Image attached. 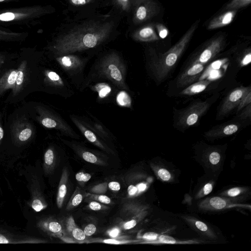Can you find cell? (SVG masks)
Listing matches in <instances>:
<instances>
[{
    "label": "cell",
    "instance_id": "6da1fadb",
    "mask_svg": "<svg viewBox=\"0 0 251 251\" xmlns=\"http://www.w3.org/2000/svg\"><path fill=\"white\" fill-rule=\"evenodd\" d=\"M113 26L112 22L85 23L57 37L50 49L54 56L94 49L106 41Z\"/></svg>",
    "mask_w": 251,
    "mask_h": 251
},
{
    "label": "cell",
    "instance_id": "7a4b0ae2",
    "mask_svg": "<svg viewBox=\"0 0 251 251\" xmlns=\"http://www.w3.org/2000/svg\"><path fill=\"white\" fill-rule=\"evenodd\" d=\"M127 72V65L123 56L115 50L107 52L92 64L79 91H83L93 83L103 81L119 90L129 91L126 82Z\"/></svg>",
    "mask_w": 251,
    "mask_h": 251
},
{
    "label": "cell",
    "instance_id": "3957f363",
    "mask_svg": "<svg viewBox=\"0 0 251 251\" xmlns=\"http://www.w3.org/2000/svg\"><path fill=\"white\" fill-rule=\"evenodd\" d=\"M52 12L50 6L34 5L0 9V26L32 27Z\"/></svg>",
    "mask_w": 251,
    "mask_h": 251
},
{
    "label": "cell",
    "instance_id": "277c9868",
    "mask_svg": "<svg viewBox=\"0 0 251 251\" xmlns=\"http://www.w3.org/2000/svg\"><path fill=\"white\" fill-rule=\"evenodd\" d=\"M199 22L198 20L193 23L174 46L149 63V66L157 80L164 79L172 69L191 40Z\"/></svg>",
    "mask_w": 251,
    "mask_h": 251
},
{
    "label": "cell",
    "instance_id": "5b68a950",
    "mask_svg": "<svg viewBox=\"0 0 251 251\" xmlns=\"http://www.w3.org/2000/svg\"><path fill=\"white\" fill-rule=\"evenodd\" d=\"M54 57L63 74L71 84L79 90L85 79V70L89 61V56L70 53Z\"/></svg>",
    "mask_w": 251,
    "mask_h": 251
},
{
    "label": "cell",
    "instance_id": "8992f818",
    "mask_svg": "<svg viewBox=\"0 0 251 251\" xmlns=\"http://www.w3.org/2000/svg\"><path fill=\"white\" fill-rule=\"evenodd\" d=\"M133 21L139 24L148 21L158 14L160 8L153 0H132Z\"/></svg>",
    "mask_w": 251,
    "mask_h": 251
},
{
    "label": "cell",
    "instance_id": "52a82bcc",
    "mask_svg": "<svg viewBox=\"0 0 251 251\" xmlns=\"http://www.w3.org/2000/svg\"><path fill=\"white\" fill-rule=\"evenodd\" d=\"M69 118L75 127L89 142L103 151L112 154L114 153V151L106 144V142L85 124L80 116L72 114L69 115Z\"/></svg>",
    "mask_w": 251,
    "mask_h": 251
},
{
    "label": "cell",
    "instance_id": "ba28073f",
    "mask_svg": "<svg viewBox=\"0 0 251 251\" xmlns=\"http://www.w3.org/2000/svg\"><path fill=\"white\" fill-rule=\"evenodd\" d=\"M138 216L135 204L129 199L125 201L119 213L120 227L124 230L133 228L137 224Z\"/></svg>",
    "mask_w": 251,
    "mask_h": 251
},
{
    "label": "cell",
    "instance_id": "9c48e42d",
    "mask_svg": "<svg viewBox=\"0 0 251 251\" xmlns=\"http://www.w3.org/2000/svg\"><path fill=\"white\" fill-rule=\"evenodd\" d=\"M208 107V103L206 101L194 103L184 111L179 119V123L185 127L194 125L206 111Z\"/></svg>",
    "mask_w": 251,
    "mask_h": 251
},
{
    "label": "cell",
    "instance_id": "30bf717a",
    "mask_svg": "<svg viewBox=\"0 0 251 251\" xmlns=\"http://www.w3.org/2000/svg\"><path fill=\"white\" fill-rule=\"evenodd\" d=\"M251 91L250 87L242 86L233 90L225 99L219 111V116L226 115L238 106L243 98Z\"/></svg>",
    "mask_w": 251,
    "mask_h": 251
},
{
    "label": "cell",
    "instance_id": "8fae6325",
    "mask_svg": "<svg viewBox=\"0 0 251 251\" xmlns=\"http://www.w3.org/2000/svg\"><path fill=\"white\" fill-rule=\"evenodd\" d=\"M224 44L225 38L223 35L212 39L194 63H199L202 64L207 63L221 51Z\"/></svg>",
    "mask_w": 251,
    "mask_h": 251
},
{
    "label": "cell",
    "instance_id": "7c38bea8",
    "mask_svg": "<svg viewBox=\"0 0 251 251\" xmlns=\"http://www.w3.org/2000/svg\"><path fill=\"white\" fill-rule=\"evenodd\" d=\"M86 113L87 115L80 116L85 124L106 142L113 140V135L104 124L91 113Z\"/></svg>",
    "mask_w": 251,
    "mask_h": 251
},
{
    "label": "cell",
    "instance_id": "4fadbf2b",
    "mask_svg": "<svg viewBox=\"0 0 251 251\" xmlns=\"http://www.w3.org/2000/svg\"><path fill=\"white\" fill-rule=\"evenodd\" d=\"M203 69V64L194 63L178 78L176 83L177 87H184L195 81L199 77Z\"/></svg>",
    "mask_w": 251,
    "mask_h": 251
},
{
    "label": "cell",
    "instance_id": "5bb4252c",
    "mask_svg": "<svg viewBox=\"0 0 251 251\" xmlns=\"http://www.w3.org/2000/svg\"><path fill=\"white\" fill-rule=\"evenodd\" d=\"M237 12V10H228L214 17L209 22L207 29L212 30L228 25L233 21Z\"/></svg>",
    "mask_w": 251,
    "mask_h": 251
},
{
    "label": "cell",
    "instance_id": "9a60e30c",
    "mask_svg": "<svg viewBox=\"0 0 251 251\" xmlns=\"http://www.w3.org/2000/svg\"><path fill=\"white\" fill-rule=\"evenodd\" d=\"M134 40L142 42H150L159 40L154 27L152 25H145L138 29L132 34Z\"/></svg>",
    "mask_w": 251,
    "mask_h": 251
},
{
    "label": "cell",
    "instance_id": "2e32d148",
    "mask_svg": "<svg viewBox=\"0 0 251 251\" xmlns=\"http://www.w3.org/2000/svg\"><path fill=\"white\" fill-rule=\"evenodd\" d=\"M28 35L27 32H19L9 28L0 26V42H13L24 40Z\"/></svg>",
    "mask_w": 251,
    "mask_h": 251
},
{
    "label": "cell",
    "instance_id": "e0dca14e",
    "mask_svg": "<svg viewBox=\"0 0 251 251\" xmlns=\"http://www.w3.org/2000/svg\"><path fill=\"white\" fill-rule=\"evenodd\" d=\"M69 175L67 169L64 168L60 180L56 198L57 205L59 208L62 207L67 194Z\"/></svg>",
    "mask_w": 251,
    "mask_h": 251
},
{
    "label": "cell",
    "instance_id": "ac0fdd59",
    "mask_svg": "<svg viewBox=\"0 0 251 251\" xmlns=\"http://www.w3.org/2000/svg\"><path fill=\"white\" fill-rule=\"evenodd\" d=\"M209 80H200V81L192 84L184 89L181 94L184 95H193L200 93L204 91L210 84Z\"/></svg>",
    "mask_w": 251,
    "mask_h": 251
},
{
    "label": "cell",
    "instance_id": "d6986e66",
    "mask_svg": "<svg viewBox=\"0 0 251 251\" xmlns=\"http://www.w3.org/2000/svg\"><path fill=\"white\" fill-rule=\"evenodd\" d=\"M83 195H83L81 190L77 187L67 205L66 209L71 210L78 206L82 201Z\"/></svg>",
    "mask_w": 251,
    "mask_h": 251
},
{
    "label": "cell",
    "instance_id": "ffe728a7",
    "mask_svg": "<svg viewBox=\"0 0 251 251\" xmlns=\"http://www.w3.org/2000/svg\"><path fill=\"white\" fill-rule=\"evenodd\" d=\"M136 240H126V239H117L115 238H111V239H94L93 240L89 241V243L91 242H99V243H102L105 244H113V245H122V244H129L131 243H133L136 242Z\"/></svg>",
    "mask_w": 251,
    "mask_h": 251
},
{
    "label": "cell",
    "instance_id": "44dd1931",
    "mask_svg": "<svg viewBox=\"0 0 251 251\" xmlns=\"http://www.w3.org/2000/svg\"><path fill=\"white\" fill-rule=\"evenodd\" d=\"M70 237L77 243H88L86 241V236L83 230L77 227H75L71 231Z\"/></svg>",
    "mask_w": 251,
    "mask_h": 251
},
{
    "label": "cell",
    "instance_id": "7402d4cb",
    "mask_svg": "<svg viewBox=\"0 0 251 251\" xmlns=\"http://www.w3.org/2000/svg\"><path fill=\"white\" fill-rule=\"evenodd\" d=\"M84 196L88 200H95L104 204H109L112 202L110 198L104 194H96L87 192L84 193Z\"/></svg>",
    "mask_w": 251,
    "mask_h": 251
},
{
    "label": "cell",
    "instance_id": "603a6c76",
    "mask_svg": "<svg viewBox=\"0 0 251 251\" xmlns=\"http://www.w3.org/2000/svg\"><path fill=\"white\" fill-rule=\"evenodd\" d=\"M251 2V0H232L226 6L227 10H237L247 6Z\"/></svg>",
    "mask_w": 251,
    "mask_h": 251
},
{
    "label": "cell",
    "instance_id": "cb8c5ba5",
    "mask_svg": "<svg viewBox=\"0 0 251 251\" xmlns=\"http://www.w3.org/2000/svg\"><path fill=\"white\" fill-rule=\"evenodd\" d=\"M238 129V127L236 125L230 124L222 128L216 129L215 132L216 134L218 135H230L236 132Z\"/></svg>",
    "mask_w": 251,
    "mask_h": 251
},
{
    "label": "cell",
    "instance_id": "d4e9b609",
    "mask_svg": "<svg viewBox=\"0 0 251 251\" xmlns=\"http://www.w3.org/2000/svg\"><path fill=\"white\" fill-rule=\"evenodd\" d=\"M48 228L49 231L55 234L58 235L60 238L63 236V227L60 223L56 221H51L48 224Z\"/></svg>",
    "mask_w": 251,
    "mask_h": 251
},
{
    "label": "cell",
    "instance_id": "484cf974",
    "mask_svg": "<svg viewBox=\"0 0 251 251\" xmlns=\"http://www.w3.org/2000/svg\"><path fill=\"white\" fill-rule=\"evenodd\" d=\"M108 188V183L103 182L96 185L89 189V193L103 195L105 194Z\"/></svg>",
    "mask_w": 251,
    "mask_h": 251
},
{
    "label": "cell",
    "instance_id": "4316f807",
    "mask_svg": "<svg viewBox=\"0 0 251 251\" xmlns=\"http://www.w3.org/2000/svg\"><path fill=\"white\" fill-rule=\"evenodd\" d=\"M210 204L216 209H222L226 205V201L220 197H213L210 200Z\"/></svg>",
    "mask_w": 251,
    "mask_h": 251
},
{
    "label": "cell",
    "instance_id": "83f0119b",
    "mask_svg": "<svg viewBox=\"0 0 251 251\" xmlns=\"http://www.w3.org/2000/svg\"><path fill=\"white\" fill-rule=\"evenodd\" d=\"M155 27L157 29L159 38L164 39L169 34V30L167 27L161 23H156Z\"/></svg>",
    "mask_w": 251,
    "mask_h": 251
},
{
    "label": "cell",
    "instance_id": "f1b7e54d",
    "mask_svg": "<svg viewBox=\"0 0 251 251\" xmlns=\"http://www.w3.org/2000/svg\"><path fill=\"white\" fill-rule=\"evenodd\" d=\"M45 162L46 165L50 166L54 162V153L51 149H48L44 155Z\"/></svg>",
    "mask_w": 251,
    "mask_h": 251
},
{
    "label": "cell",
    "instance_id": "f546056e",
    "mask_svg": "<svg viewBox=\"0 0 251 251\" xmlns=\"http://www.w3.org/2000/svg\"><path fill=\"white\" fill-rule=\"evenodd\" d=\"M251 91L249 92L242 100L238 106L237 112L244 108L246 105L251 104Z\"/></svg>",
    "mask_w": 251,
    "mask_h": 251
},
{
    "label": "cell",
    "instance_id": "4dcf8cb0",
    "mask_svg": "<svg viewBox=\"0 0 251 251\" xmlns=\"http://www.w3.org/2000/svg\"><path fill=\"white\" fill-rule=\"evenodd\" d=\"M91 178V176L88 173L79 172L75 175L76 180L79 182H86Z\"/></svg>",
    "mask_w": 251,
    "mask_h": 251
},
{
    "label": "cell",
    "instance_id": "1f68e13d",
    "mask_svg": "<svg viewBox=\"0 0 251 251\" xmlns=\"http://www.w3.org/2000/svg\"><path fill=\"white\" fill-rule=\"evenodd\" d=\"M75 227H76V225L75 222L74 218L72 216H70L67 220L66 223V230L69 235L72 230Z\"/></svg>",
    "mask_w": 251,
    "mask_h": 251
},
{
    "label": "cell",
    "instance_id": "d6a6232c",
    "mask_svg": "<svg viewBox=\"0 0 251 251\" xmlns=\"http://www.w3.org/2000/svg\"><path fill=\"white\" fill-rule=\"evenodd\" d=\"M88 207L90 209L94 211H99L107 208L97 201H91L89 203Z\"/></svg>",
    "mask_w": 251,
    "mask_h": 251
},
{
    "label": "cell",
    "instance_id": "836d02e7",
    "mask_svg": "<svg viewBox=\"0 0 251 251\" xmlns=\"http://www.w3.org/2000/svg\"><path fill=\"white\" fill-rule=\"evenodd\" d=\"M97 227L95 225L93 224H90L85 227L83 231L86 236H90L95 233Z\"/></svg>",
    "mask_w": 251,
    "mask_h": 251
},
{
    "label": "cell",
    "instance_id": "e575fe53",
    "mask_svg": "<svg viewBox=\"0 0 251 251\" xmlns=\"http://www.w3.org/2000/svg\"><path fill=\"white\" fill-rule=\"evenodd\" d=\"M31 133L32 131L30 128H25L20 133L19 138L22 141H25L30 137Z\"/></svg>",
    "mask_w": 251,
    "mask_h": 251
},
{
    "label": "cell",
    "instance_id": "d590c367",
    "mask_svg": "<svg viewBox=\"0 0 251 251\" xmlns=\"http://www.w3.org/2000/svg\"><path fill=\"white\" fill-rule=\"evenodd\" d=\"M115 1L123 10L128 11L130 7V0H115Z\"/></svg>",
    "mask_w": 251,
    "mask_h": 251
},
{
    "label": "cell",
    "instance_id": "8d00e7d4",
    "mask_svg": "<svg viewBox=\"0 0 251 251\" xmlns=\"http://www.w3.org/2000/svg\"><path fill=\"white\" fill-rule=\"evenodd\" d=\"M159 176L163 180H169L171 178V174L169 172L165 169H160L158 171Z\"/></svg>",
    "mask_w": 251,
    "mask_h": 251
},
{
    "label": "cell",
    "instance_id": "74e56055",
    "mask_svg": "<svg viewBox=\"0 0 251 251\" xmlns=\"http://www.w3.org/2000/svg\"><path fill=\"white\" fill-rule=\"evenodd\" d=\"M220 160V154L216 151L211 152L209 155V161L213 165L218 164Z\"/></svg>",
    "mask_w": 251,
    "mask_h": 251
},
{
    "label": "cell",
    "instance_id": "f35d334b",
    "mask_svg": "<svg viewBox=\"0 0 251 251\" xmlns=\"http://www.w3.org/2000/svg\"><path fill=\"white\" fill-rule=\"evenodd\" d=\"M159 240L163 243L167 244H175L176 243V241L174 238L166 235H161L159 237Z\"/></svg>",
    "mask_w": 251,
    "mask_h": 251
},
{
    "label": "cell",
    "instance_id": "ab89813d",
    "mask_svg": "<svg viewBox=\"0 0 251 251\" xmlns=\"http://www.w3.org/2000/svg\"><path fill=\"white\" fill-rule=\"evenodd\" d=\"M31 205L32 208L37 212L41 211L44 208L41 201L38 199L34 200L32 201Z\"/></svg>",
    "mask_w": 251,
    "mask_h": 251
},
{
    "label": "cell",
    "instance_id": "60d3db41",
    "mask_svg": "<svg viewBox=\"0 0 251 251\" xmlns=\"http://www.w3.org/2000/svg\"><path fill=\"white\" fill-rule=\"evenodd\" d=\"M120 228L118 227H114L107 232L109 236L112 238L117 237L120 235Z\"/></svg>",
    "mask_w": 251,
    "mask_h": 251
},
{
    "label": "cell",
    "instance_id": "b9f144b4",
    "mask_svg": "<svg viewBox=\"0 0 251 251\" xmlns=\"http://www.w3.org/2000/svg\"><path fill=\"white\" fill-rule=\"evenodd\" d=\"M93 0H69V2L75 6H80L88 4Z\"/></svg>",
    "mask_w": 251,
    "mask_h": 251
},
{
    "label": "cell",
    "instance_id": "7bdbcfd3",
    "mask_svg": "<svg viewBox=\"0 0 251 251\" xmlns=\"http://www.w3.org/2000/svg\"><path fill=\"white\" fill-rule=\"evenodd\" d=\"M108 188L111 190L118 191L121 189L120 184L117 181H111L108 183Z\"/></svg>",
    "mask_w": 251,
    "mask_h": 251
},
{
    "label": "cell",
    "instance_id": "ee69618b",
    "mask_svg": "<svg viewBox=\"0 0 251 251\" xmlns=\"http://www.w3.org/2000/svg\"><path fill=\"white\" fill-rule=\"evenodd\" d=\"M16 75L17 72L16 71L11 72L7 78V83L9 85H12L15 83L16 80Z\"/></svg>",
    "mask_w": 251,
    "mask_h": 251
},
{
    "label": "cell",
    "instance_id": "f6af8a7d",
    "mask_svg": "<svg viewBox=\"0 0 251 251\" xmlns=\"http://www.w3.org/2000/svg\"><path fill=\"white\" fill-rule=\"evenodd\" d=\"M158 236V234L152 232H149L145 233L143 235V238L148 240H154Z\"/></svg>",
    "mask_w": 251,
    "mask_h": 251
},
{
    "label": "cell",
    "instance_id": "bcb514c9",
    "mask_svg": "<svg viewBox=\"0 0 251 251\" xmlns=\"http://www.w3.org/2000/svg\"><path fill=\"white\" fill-rule=\"evenodd\" d=\"M251 61V53L250 52L247 53L241 61V65L245 66L248 65Z\"/></svg>",
    "mask_w": 251,
    "mask_h": 251
},
{
    "label": "cell",
    "instance_id": "7dc6e473",
    "mask_svg": "<svg viewBox=\"0 0 251 251\" xmlns=\"http://www.w3.org/2000/svg\"><path fill=\"white\" fill-rule=\"evenodd\" d=\"M24 79V74L21 71H19L17 72L16 80V82L17 85H21Z\"/></svg>",
    "mask_w": 251,
    "mask_h": 251
},
{
    "label": "cell",
    "instance_id": "c3c4849f",
    "mask_svg": "<svg viewBox=\"0 0 251 251\" xmlns=\"http://www.w3.org/2000/svg\"><path fill=\"white\" fill-rule=\"evenodd\" d=\"M195 225L198 229L201 231H205L207 230V226L204 223L201 221H197L195 223Z\"/></svg>",
    "mask_w": 251,
    "mask_h": 251
},
{
    "label": "cell",
    "instance_id": "681fc988",
    "mask_svg": "<svg viewBox=\"0 0 251 251\" xmlns=\"http://www.w3.org/2000/svg\"><path fill=\"white\" fill-rule=\"evenodd\" d=\"M240 193V190L237 188H234L229 190L227 194L231 197L236 196Z\"/></svg>",
    "mask_w": 251,
    "mask_h": 251
},
{
    "label": "cell",
    "instance_id": "f907efd6",
    "mask_svg": "<svg viewBox=\"0 0 251 251\" xmlns=\"http://www.w3.org/2000/svg\"><path fill=\"white\" fill-rule=\"evenodd\" d=\"M212 190V186L210 183H207L203 188V193L204 195H208Z\"/></svg>",
    "mask_w": 251,
    "mask_h": 251
},
{
    "label": "cell",
    "instance_id": "816d5d0a",
    "mask_svg": "<svg viewBox=\"0 0 251 251\" xmlns=\"http://www.w3.org/2000/svg\"><path fill=\"white\" fill-rule=\"evenodd\" d=\"M8 243L9 241L6 238L0 234V244H7Z\"/></svg>",
    "mask_w": 251,
    "mask_h": 251
},
{
    "label": "cell",
    "instance_id": "f5cc1de1",
    "mask_svg": "<svg viewBox=\"0 0 251 251\" xmlns=\"http://www.w3.org/2000/svg\"><path fill=\"white\" fill-rule=\"evenodd\" d=\"M20 0H0V3H7V2H16Z\"/></svg>",
    "mask_w": 251,
    "mask_h": 251
},
{
    "label": "cell",
    "instance_id": "db71d44e",
    "mask_svg": "<svg viewBox=\"0 0 251 251\" xmlns=\"http://www.w3.org/2000/svg\"><path fill=\"white\" fill-rule=\"evenodd\" d=\"M3 136V131L2 128L0 126V140H1Z\"/></svg>",
    "mask_w": 251,
    "mask_h": 251
}]
</instances>
